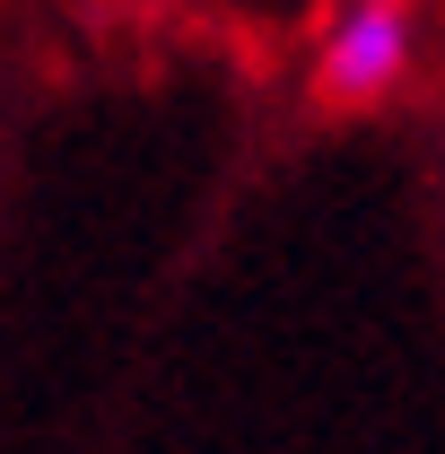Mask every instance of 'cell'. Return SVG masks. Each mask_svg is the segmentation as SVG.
Masks as SVG:
<instances>
[{
  "mask_svg": "<svg viewBox=\"0 0 445 454\" xmlns=\"http://www.w3.org/2000/svg\"><path fill=\"white\" fill-rule=\"evenodd\" d=\"M402 70H410V18H402L393 0H358L332 35H324L315 88H324L332 106H376Z\"/></svg>",
  "mask_w": 445,
  "mask_h": 454,
  "instance_id": "1",
  "label": "cell"
}]
</instances>
